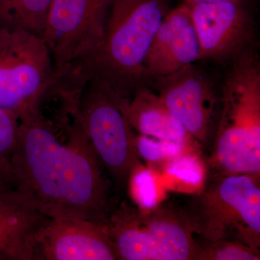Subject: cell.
Listing matches in <instances>:
<instances>
[{"label":"cell","instance_id":"obj_1","mask_svg":"<svg viewBox=\"0 0 260 260\" xmlns=\"http://www.w3.org/2000/svg\"><path fill=\"white\" fill-rule=\"evenodd\" d=\"M15 189L50 218H80L104 225L117 203L112 183L80 124L60 139L37 115L20 121L10 158Z\"/></svg>","mask_w":260,"mask_h":260},{"label":"cell","instance_id":"obj_2","mask_svg":"<svg viewBox=\"0 0 260 260\" xmlns=\"http://www.w3.org/2000/svg\"><path fill=\"white\" fill-rule=\"evenodd\" d=\"M172 3V0H114L102 42L59 77V86L80 99L87 84L97 83L128 99L140 88L149 87L145 62Z\"/></svg>","mask_w":260,"mask_h":260},{"label":"cell","instance_id":"obj_3","mask_svg":"<svg viewBox=\"0 0 260 260\" xmlns=\"http://www.w3.org/2000/svg\"><path fill=\"white\" fill-rule=\"evenodd\" d=\"M208 159L213 174H260V60L256 45L230 62Z\"/></svg>","mask_w":260,"mask_h":260},{"label":"cell","instance_id":"obj_4","mask_svg":"<svg viewBox=\"0 0 260 260\" xmlns=\"http://www.w3.org/2000/svg\"><path fill=\"white\" fill-rule=\"evenodd\" d=\"M181 208L202 240L237 241L260 250V174L210 173Z\"/></svg>","mask_w":260,"mask_h":260},{"label":"cell","instance_id":"obj_5","mask_svg":"<svg viewBox=\"0 0 260 260\" xmlns=\"http://www.w3.org/2000/svg\"><path fill=\"white\" fill-rule=\"evenodd\" d=\"M121 260H195L198 241L181 207L117 203L104 224Z\"/></svg>","mask_w":260,"mask_h":260},{"label":"cell","instance_id":"obj_6","mask_svg":"<svg viewBox=\"0 0 260 260\" xmlns=\"http://www.w3.org/2000/svg\"><path fill=\"white\" fill-rule=\"evenodd\" d=\"M130 99L107 87L89 83L78 104L82 127L107 172L117 187L124 189L140 164L135 136L128 116Z\"/></svg>","mask_w":260,"mask_h":260},{"label":"cell","instance_id":"obj_7","mask_svg":"<svg viewBox=\"0 0 260 260\" xmlns=\"http://www.w3.org/2000/svg\"><path fill=\"white\" fill-rule=\"evenodd\" d=\"M58 73L42 37L0 29V108L19 119L34 116Z\"/></svg>","mask_w":260,"mask_h":260},{"label":"cell","instance_id":"obj_8","mask_svg":"<svg viewBox=\"0 0 260 260\" xmlns=\"http://www.w3.org/2000/svg\"><path fill=\"white\" fill-rule=\"evenodd\" d=\"M114 0H52L42 38L58 74L102 42Z\"/></svg>","mask_w":260,"mask_h":260},{"label":"cell","instance_id":"obj_9","mask_svg":"<svg viewBox=\"0 0 260 260\" xmlns=\"http://www.w3.org/2000/svg\"><path fill=\"white\" fill-rule=\"evenodd\" d=\"M150 87L197 142L204 146L213 142L220 96L209 78L194 64L155 78Z\"/></svg>","mask_w":260,"mask_h":260},{"label":"cell","instance_id":"obj_10","mask_svg":"<svg viewBox=\"0 0 260 260\" xmlns=\"http://www.w3.org/2000/svg\"><path fill=\"white\" fill-rule=\"evenodd\" d=\"M188 6L199 39L200 60L230 63L255 46L254 17L246 0Z\"/></svg>","mask_w":260,"mask_h":260},{"label":"cell","instance_id":"obj_11","mask_svg":"<svg viewBox=\"0 0 260 260\" xmlns=\"http://www.w3.org/2000/svg\"><path fill=\"white\" fill-rule=\"evenodd\" d=\"M116 260L106 228L80 218H51L37 236V260Z\"/></svg>","mask_w":260,"mask_h":260},{"label":"cell","instance_id":"obj_12","mask_svg":"<svg viewBox=\"0 0 260 260\" xmlns=\"http://www.w3.org/2000/svg\"><path fill=\"white\" fill-rule=\"evenodd\" d=\"M200 60V45L185 3L168 13L154 37L145 62L148 86L155 78L172 74Z\"/></svg>","mask_w":260,"mask_h":260},{"label":"cell","instance_id":"obj_13","mask_svg":"<svg viewBox=\"0 0 260 260\" xmlns=\"http://www.w3.org/2000/svg\"><path fill=\"white\" fill-rule=\"evenodd\" d=\"M16 189L0 192V260H37V236L50 220Z\"/></svg>","mask_w":260,"mask_h":260},{"label":"cell","instance_id":"obj_14","mask_svg":"<svg viewBox=\"0 0 260 260\" xmlns=\"http://www.w3.org/2000/svg\"><path fill=\"white\" fill-rule=\"evenodd\" d=\"M128 116L139 135L180 143L194 140L150 87L140 88L130 99Z\"/></svg>","mask_w":260,"mask_h":260},{"label":"cell","instance_id":"obj_15","mask_svg":"<svg viewBox=\"0 0 260 260\" xmlns=\"http://www.w3.org/2000/svg\"><path fill=\"white\" fill-rule=\"evenodd\" d=\"M52 0H0V29L42 37Z\"/></svg>","mask_w":260,"mask_h":260},{"label":"cell","instance_id":"obj_16","mask_svg":"<svg viewBox=\"0 0 260 260\" xmlns=\"http://www.w3.org/2000/svg\"><path fill=\"white\" fill-rule=\"evenodd\" d=\"M260 250L233 240L198 242L195 260H259Z\"/></svg>","mask_w":260,"mask_h":260},{"label":"cell","instance_id":"obj_17","mask_svg":"<svg viewBox=\"0 0 260 260\" xmlns=\"http://www.w3.org/2000/svg\"><path fill=\"white\" fill-rule=\"evenodd\" d=\"M130 198L142 209H150L158 203V194L153 173L138 164L130 174L127 182Z\"/></svg>","mask_w":260,"mask_h":260},{"label":"cell","instance_id":"obj_18","mask_svg":"<svg viewBox=\"0 0 260 260\" xmlns=\"http://www.w3.org/2000/svg\"><path fill=\"white\" fill-rule=\"evenodd\" d=\"M135 148L140 159L148 162L166 161L186 151L190 143L173 142L153 137L135 136Z\"/></svg>","mask_w":260,"mask_h":260},{"label":"cell","instance_id":"obj_19","mask_svg":"<svg viewBox=\"0 0 260 260\" xmlns=\"http://www.w3.org/2000/svg\"><path fill=\"white\" fill-rule=\"evenodd\" d=\"M166 172L191 186H203L206 179L205 165L199 155L186 151L166 162Z\"/></svg>","mask_w":260,"mask_h":260},{"label":"cell","instance_id":"obj_20","mask_svg":"<svg viewBox=\"0 0 260 260\" xmlns=\"http://www.w3.org/2000/svg\"><path fill=\"white\" fill-rule=\"evenodd\" d=\"M20 119L0 108V156L10 158L18 142Z\"/></svg>","mask_w":260,"mask_h":260},{"label":"cell","instance_id":"obj_21","mask_svg":"<svg viewBox=\"0 0 260 260\" xmlns=\"http://www.w3.org/2000/svg\"><path fill=\"white\" fill-rule=\"evenodd\" d=\"M13 189H15V181L11 162L0 156V192Z\"/></svg>","mask_w":260,"mask_h":260},{"label":"cell","instance_id":"obj_22","mask_svg":"<svg viewBox=\"0 0 260 260\" xmlns=\"http://www.w3.org/2000/svg\"><path fill=\"white\" fill-rule=\"evenodd\" d=\"M230 1V0H184L186 5L202 4V3H219V2Z\"/></svg>","mask_w":260,"mask_h":260}]
</instances>
